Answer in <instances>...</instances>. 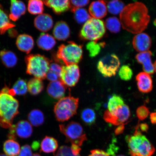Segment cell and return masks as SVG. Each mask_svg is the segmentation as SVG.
<instances>
[{
	"mask_svg": "<svg viewBox=\"0 0 156 156\" xmlns=\"http://www.w3.org/2000/svg\"><path fill=\"white\" fill-rule=\"evenodd\" d=\"M58 147L57 140L51 136H46L41 142L40 151L45 153H54Z\"/></svg>",
	"mask_w": 156,
	"mask_h": 156,
	"instance_id": "cb8c5ba5",
	"label": "cell"
},
{
	"mask_svg": "<svg viewBox=\"0 0 156 156\" xmlns=\"http://www.w3.org/2000/svg\"><path fill=\"white\" fill-rule=\"evenodd\" d=\"M147 7L140 2L125 6L120 14L123 29L133 34H138L147 28L150 21Z\"/></svg>",
	"mask_w": 156,
	"mask_h": 156,
	"instance_id": "6da1fadb",
	"label": "cell"
},
{
	"mask_svg": "<svg viewBox=\"0 0 156 156\" xmlns=\"http://www.w3.org/2000/svg\"><path fill=\"white\" fill-rule=\"evenodd\" d=\"M125 129V124H122L119 125L118 127H117L115 130V133L116 135H118L121 134L123 133Z\"/></svg>",
	"mask_w": 156,
	"mask_h": 156,
	"instance_id": "c3c4849f",
	"label": "cell"
},
{
	"mask_svg": "<svg viewBox=\"0 0 156 156\" xmlns=\"http://www.w3.org/2000/svg\"><path fill=\"white\" fill-rule=\"evenodd\" d=\"M71 11L85 6L89 3V1H71Z\"/></svg>",
	"mask_w": 156,
	"mask_h": 156,
	"instance_id": "b9f144b4",
	"label": "cell"
},
{
	"mask_svg": "<svg viewBox=\"0 0 156 156\" xmlns=\"http://www.w3.org/2000/svg\"><path fill=\"white\" fill-rule=\"evenodd\" d=\"M32 148L34 151L37 150L39 147V143L38 141H34L32 143Z\"/></svg>",
	"mask_w": 156,
	"mask_h": 156,
	"instance_id": "f5cc1de1",
	"label": "cell"
},
{
	"mask_svg": "<svg viewBox=\"0 0 156 156\" xmlns=\"http://www.w3.org/2000/svg\"><path fill=\"white\" fill-rule=\"evenodd\" d=\"M89 156H109V155L108 153L102 150L96 149L91 150Z\"/></svg>",
	"mask_w": 156,
	"mask_h": 156,
	"instance_id": "f6af8a7d",
	"label": "cell"
},
{
	"mask_svg": "<svg viewBox=\"0 0 156 156\" xmlns=\"http://www.w3.org/2000/svg\"><path fill=\"white\" fill-rule=\"evenodd\" d=\"M81 118L84 123L88 126H91L94 123L96 120V114L93 109L87 108L82 111Z\"/></svg>",
	"mask_w": 156,
	"mask_h": 156,
	"instance_id": "1f68e13d",
	"label": "cell"
},
{
	"mask_svg": "<svg viewBox=\"0 0 156 156\" xmlns=\"http://www.w3.org/2000/svg\"><path fill=\"white\" fill-rule=\"evenodd\" d=\"M89 12L94 18L100 19L103 18L107 13L106 3L102 1L93 2L89 7Z\"/></svg>",
	"mask_w": 156,
	"mask_h": 156,
	"instance_id": "e0dca14e",
	"label": "cell"
},
{
	"mask_svg": "<svg viewBox=\"0 0 156 156\" xmlns=\"http://www.w3.org/2000/svg\"><path fill=\"white\" fill-rule=\"evenodd\" d=\"M125 7L124 3L120 1H111L107 5V9L109 12L116 15L120 14Z\"/></svg>",
	"mask_w": 156,
	"mask_h": 156,
	"instance_id": "d590c367",
	"label": "cell"
},
{
	"mask_svg": "<svg viewBox=\"0 0 156 156\" xmlns=\"http://www.w3.org/2000/svg\"><path fill=\"white\" fill-rule=\"evenodd\" d=\"M66 86L60 80L51 82L47 88L48 94L55 99H58L63 98L65 95Z\"/></svg>",
	"mask_w": 156,
	"mask_h": 156,
	"instance_id": "9a60e30c",
	"label": "cell"
},
{
	"mask_svg": "<svg viewBox=\"0 0 156 156\" xmlns=\"http://www.w3.org/2000/svg\"><path fill=\"white\" fill-rule=\"evenodd\" d=\"M154 24L156 27V19L154 21Z\"/></svg>",
	"mask_w": 156,
	"mask_h": 156,
	"instance_id": "6f0895ef",
	"label": "cell"
},
{
	"mask_svg": "<svg viewBox=\"0 0 156 156\" xmlns=\"http://www.w3.org/2000/svg\"><path fill=\"white\" fill-rule=\"evenodd\" d=\"M25 60L27 74L41 80L45 79L50 64L48 58L40 54H30L25 56Z\"/></svg>",
	"mask_w": 156,
	"mask_h": 156,
	"instance_id": "277c9868",
	"label": "cell"
},
{
	"mask_svg": "<svg viewBox=\"0 0 156 156\" xmlns=\"http://www.w3.org/2000/svg\"><path fill=\"white\" fill-rule=\"evenodd\" d=\"M72 12L74 13V18L75 20L79 24L85 23L91 18L87 10L84 9H77Z\"/></svg>",
	"mask_w": 156,
	"mask_h": 156,
	"instance_id": "836d02e7",
	"label": "cell"
},
{
	"mask_svg": "<svg viewBox=\"0 0 156 156\" xmlns=\"http://www.w3.org/2000/svg\"><path fill=\"white\" fill-rule=\"evenodd\" d=\"M55 156H80V155H74L72 153L71 147L68 146H63L60 147Z\"/></svg>",
	"mask_w": 156,
	"mask_h": 156,
	"instance_id": "60d3db41",
	"label": "cell"
},
{
	"mask_svg": "<svg viewBox=\"0 0 156 156\" xmlns=\"http://www.w3.org/2000/svg\"><path fill=\"white\" fill-rule=\"evenodd\" d=\"M15 95L22 96L26 95L28 92V85L26 81L19 78L13 85L12 89Z\"/></svg>",
	"mask_w": 156,
	"mask_h": 156,
	"instance_id": "4dcf8cb0",
	"label": "cell"
},
{
	"mask_svg": "<svg viewBox=\"0 0 156 156\" xmlns=\"http://www.w3.org/2000/svg\"><path fill=\"white\" fill-rule=\"evenodd\" d=\"M34 25L35 27L41 32H47L53 27V19L50 15L42 13L35 19Z\"/></svg>",
	"mask_w": 156,
	"mask_h": 156,
	"instance_id": "2e32d148",
	"label": "cell"
},
{
	"mask_svg": "<svg viewBox=\"0 0 156 156\" xmlns=\"http://www.w3.org/2000/svg\"><path fill=\"white\" fill-rule=\"evenodd\" d=\"M79 98L70 96L60 99L55 105L54 111L58 121H66L76 114Z\"/></svg>",
	"mask_w": 156,
	"mask_h": 156,
	"instance_id": "5b68a950",
	"label": "cell"
},
{
	"mask_svg": "<svg viewBox=\"0 0 156 156\" xmlns=\"http://www.w3.org/2000/svg\"><path fill=\"white\" fill-rule=\"evenodd\" d=\"M32 151L30 146L26 144L22 146L18 156H33Z\"/></svg>",
	"mask_w": 156,
	"mask_h": 156,
	"instance_id": "7bdbcfd3",
	"label": "cell"
},
{
	"mask_svg": "<svg viewBox=\"0 0 156 156\" xmlns=\"http://www.w3.org/2000/svg\"><path fill=\"white\" fill-rule=\"evenodd\" d=\"M120 64L119 59L116 55L109 54L99 60L97 68L103 76L111 77L116 75Z\"/></svg>",
	"mask_w": 156,
	"mask_h": 156,
	"instance_id": "9c48e42d",
	"label": "cell"
},
{
	"mask_svg": "<svg viewBox=\"0 0 156 156\" xmlns=\"http://www.w3.org/2000/svg\"><path fill=\"white\" fill-rule=\"evenodd\" d=\"M150 113L149 109L145 105L138 107L136 110V114L140 120L145 119L149 116Z\"/></svg>",
	"mask_w": 156,
	"mask_h": 156,
	"instance_id": "ab89813d",
	"label": "cell"
},
{
	"mask_svg": "<svg viewBox=\"0 0 156 156\" xmlns=\"http://www.w3.org/2000/svg\"><path fill=\"white\" fill-rule=\"evenodd\" d=\"M39 48L44 50L52 49L56 44L55 39L51 35L43 33L39 37L37 42Z\"/></svg>",
	"mask_w": 156,
	"mask_h": 156,
	"instance_id": "7402d4cb",
	"label": "cell"
},
{
	"mask_svg": "<svg viewBox=\"0 0 156 156\" xmlns=\"http://www.w3.org/2000/svg\"><path fill=\"white\" fill-rule=\"evenodd\" d=\"M150 119L152 124H156V112H152L150 115Z\"/></svg>",
	"mask_w": 156,
	"mask_h": 156,
	"instance_id": "816d5d0a",
	"label": "cell"
},
{
	"mask_svg": "<svg viewBox=\"0 0 156 156\" xmlns=\"http://www.w3.org/2000/svg\"><path fill=\"white\" fill-rule=\"evenodd\" d=\"M140 127L142 131L147 133L149 126L146 123H142L140 125Z\"/></svg>",
	"mask_w": 156,
	"mask_h": 156,
	"instance_id": "f907efd6",
	"label": "cell"
},
{
	"mask_svg": "<svg viewBox=\"0 0 156 156\" xmlns=\"http://www.w3.org/2000/svg\"><path fill=\"white\" fill-rule=\"evenodd\" d=\"M154 68V71L156 73V60L154 62V63L153 64Z\"/></svg>",
	"mask_w": 156,
	"mask_h": 156,
	"instance_id": "db71d44e",
	"label": "cell"
},
{
	"mask_svg": "<svg viewBox=\"0 0 156 156\" xmlns=\"http://www.w3.org/2000/svg\"><path fill=\"white\" fill-rule=\"evenodd\" d=\"M124 104V100L121 97L118 95H113L109 99L108 101V110L110 112H112L119 107L122 106Z\"/></svg>",
	"mask_w": 156,
	"mask_h": 156,
	"instance_id": "8d00e7d4",
	"label": "cell"
},
{
	"mask_svg": "<svg viewBox=\"0 0 156 156\" xmlns=\"http://www.w3.org/2000/svg\"><path fill=\"white\" fill-rule=\"evenodd\" d=\"M33 133V128L30 123L26 120H21L9 128L7 137L9 139L15 140L17 136L21 139H27L32 136Z\"/></svg>",
	"mask_w": 156,
	"mask_h": 156,
	"instance_id": "30bf717a",
	"label": "cell"
},
{
	"mask_svg": "<svg viewBox=\"0 0 156 156\" xmlns=\"http://www.w3.org/2000/svg\"><path fill=\"white\" fill-rule=\"evenodd\" d=\"M27 85L29 93L34 96L40 94L44 88V85L42 80L35 77L29 80Z\"/></svg>",
	"mask_w": 156,
	"mask_h": 156,
	"instance_id": "484cf974",
	"label": "cell"
},
{
	"mask_svg": "<svg viewBox=\"0 0 156 156\" xmlns=\"http://www.w3.org/2000/svg\"><path fill=\"white\" fill-rule=\"evenodd\" d=\"M0 57L4 65L8 68L14 67L18 61L16 55L10 50H3L1 51Z\"/></svg>",
	"mask_w": 156,
	"mask_h": 156,
	"instance_id": "603a6c76",
	"label": "cell"
},
{
	"mask_svg": "<svg viewBox=\"0 0 156 156\" xmlns=\"http://www.w3.org/2000/svg\"><path fill=\"white\" fill-rule=\"evenodd\" d=\"M15 27V25L9 21L8 16L0 5V34H4L7 30Z\"/></svg>",
	"mask_w": 156,
	"mask_h": 156,
	"instance_id": "83f0119b",
	"label": "cell"
},
{
	"mask_svg": "<svg viewBox=\"0 0 156 156\" xmlns=\"http://www.w3.org/2000/svg\"><path fill=\"white\" fill-rule=\"evenodd\" d=\"M0 156H7L6 155L3 154H0Z\"/></svg>",
	"mask_w": 156,
	"mask_h": 156,
	"instance_id": "9f6ffc18",
	"label": "cell"
},
{
	"mask_svg": "<svg viewBox=\"0 0 156 156\" xmlns=\"http://www.w3.org/2000/svg\"><path fill=\"white\" fill-rule=\"evenodd\" d=\"M116 156H125L124 155H117Z\"/></svg>",
	"mask_w": 156,
	"mask_h": 156,
	"instance_id": "680465c9",
	"label": "cell"
},
{
	"mask_svg": "<svg viewBox=\"0 0 156 156\" xmlns=\"http://www.w3.org/2000/svg\"><path fill=\"white\" fill-rule=\"evenodd\" d=\"M43 2L45 5L51 8L56 14H61L71 9V2L68 0H50Z\"/></svg>",
	"mask_w": 156,
	"mask_h": 156,
	"instance_id": "d6986e66",
	"label": "cell"
},
{
	"mask_svg": "<svg viewBox=\"0 0 156 156\" xmlns=\"http://www.w3.org/2000/svg\"><path fill=\"white\" fill-rule=\"evenodd\" d=\"M26 7L23 2L16 0L11 1L10 13L9 18L13 21H16L25 14Z\"/></svg>",
	"mask_w": 156,
	"mask_h": 156,
	"instance_id": "ffe728a7",
	"label": "cell"
},
{
	"mask_svg": "<svg viewBox=\"0 0 156 156\" xmlns=\"http://www.w3.org/2000/svg\"><path fill=\"white\" fill-rule=\"evenodd\" d=\"M119 75L123 80L128 81L131 80L133 75V72L129 66L123 65L120 68Z\"/></svg>",
	"mask_w": 156,
	"mask_h": 156,
	"instance_id": "74e56055",
	"label": "cell"
},
{
	"mask_svg": "<svg viewBox=\"0 0 156 156\" xmlns=\"http://www.w3.org/2000/svg\"><path fill=\"white\" fill-rule=\"evenodd\" d=\"M105 32L106 28L103 21L93 17L84 24L80 35L84 40L96 41L102 37Z\"/></svg>",
	"mask_w": 156,
	"mask_h": 156,
	"instance_id": "ba28073f",
	"label": "cell"
},
{
	"mask_svg": "<svg viewBox=\"0 0 156 156\" xmlns=\"http://www.w3.org/2000/svg\"><path fill=\"white\" fill-rule=\"evenodd\" d=\"M20 149V145L15 140L9 139L4 143L3 151L7 156H18Z\"/></svg>",
	"mask_w": 156,
	"mask_h": 156,
	"instance_id": "d4e9b609",
	"label": "cell"
},
{
	"mask_svg": "<svg viewBox=\"0 0 156 156\" xmlns=\"http://www.w3.org/2000/svg\"><path fill=\"white\" fill-rule=\"evenodd\" d=\"M59 129L66 136V141L70 142L72 145L80 147L87 140L83 127L79 123L72 122L67 124H61L59 125Z\"/></svg>",
	"mask_w": 156,
	"mask_h": 156,
	"instance_id": "52a82bcc",
	"label": "cell"
},
{
	"mask_svg": "<svg viewBox=\"0 0 156 156\" xmlns=\"http://www.w3.org/2000/svg\"><path fill=\"white\" fill-rule=\"evenodd\" d=\"M43 2L38 0H31L28 2V9L29 12L32 15L42 14L44 11Z\"/></svg>",
	"mask_w": 156,
	"mask_h": 156,
	"instance_id": "f546056e",
	"label": "cell"
},
{
	"mask_svg": "<svg viewBox=\"0 0 156 156\" xmlns=\"http://www.w3.org/2000/svg\"><path fill=\"white\" fill-rule=\"evenodd\" d=\"M28 119L30 124L36 127L41 126L45 120L43 112L38 109H34L31 111L28 114Z\"/></svg>",
	"mask_w": 156,
	"mask_h": 156,
	"instance_id": "4316f807",
	"label": "cell"
},
{
	"mask_svg": "<svg viewBox=\"0 0 156 156\" xmlns=\"http://www.w3.org/2000/svg\"><path fill=\"white\" fill-rule=\"evenodd\" d=\"M54 37L59 41H65L69 37L70 30L66 22L60 21L56 23L53 30Z\"/></svg>",
	"mask_w": 156,
	"mask_h": 156,
	"instance_id": "44dd1931",
	"label": "cell"
},
{
	"mask_svg": "<svg viewBox=\"0 0 156 156\" xmlns=\"http://www.w3.org/2000/svg\"><path fill=\"white\" fill-rule=\"evenodd\" d=\"M137 85L139 90L142 93H148L153 89V81L149 74L141 72L136 77Z\"/></svg>",
	"mask_w": 156,
	"mask_h": 156,
	"instance_id": "4fadbf2b",
	"label": "cell"
},
{
	"mask_svg": "<svg viewBox=\"0 0 156 156\" xmlns=\"http://www.w3.org/2000/svg\"><path fill=\"white\" fill-rule=\"evenodd\" d=\"M103 118L105 121L115 126H119L120 123L118 118L108 110L105 111Z\"/></svg>",
	"mask_w": 156,
	"mask_h": 156,
	"instance_id": "f35d334b",
	"label": "cell"
},
{
	"mask_svg": "<svg viewBox=\"0 0 156 156\" xmlns=\"http://www.w3.org/2000/svg\"><path fill=\"white\" fill-rule=\"evenodd\" d=\"M46 78L48 80L54 82L57 81L58 78V76L54 72L49 70L47 74Z\"/></svg>",
	"mask_w": 156,
	"mask_h": 156,
	"instance_id": "bcb514c9",
	"label": "cell"
},
{
	"mask_svg": "<svg viewBox=\"0 0 156 156\" xmlns=\"http://www.w3.org/2000/svg\"><path fill=\"white\" fill-rule=\"evenodd\" d=\"M151 39L145 33H141L136 35L133 40V47L136 51L141 52L149 51L151 46Z\"/></svg>",
	"mask_w": 156,
	"mask_h": 156,
	"instance_id": "7c38bea8",
	"label": "cell"
},
{
	"mask_svg": "<svg viewBox=\"0 0 156 156\" xmlns=\"http://www.w3.org/2000/svg\"><path fill=\"white\" fill-rule=\"evenodd\" d=\"M62 69V67H61L58 64L52 63L50 64L49 66L50 71L54 72L58 76V77H60V73H61Z\"/></svg>",
	"mask_w": 156,
	"mask_h": 156,
	"instance_id": "ee69618b",
	"label": "cell"
},
{
	"mask_svg": "<svg viewBox=\"0 0 156 156\" xmlns=\"http://www.w3.org/2000/svg\"><path fill=\"white\" fill-rule=\"evenodd\" d=\"M18 100L9 94L0 92V126L8 128L19 114Z\"/></svg>",
	"mask_w": 156,
	"mask_h": 156,
	"instance_id": "7a4b0ae2",
	"label": "cell"
},
{
	"mask_svg": "<svg viewBox=\"0 0 156 156\" xmlns=\"http://www.w3.org/2000/svg\"><path fill=\"white\" fill-rule=\"evenodd\" d=\"M105 26L111 32L116 34L120 32L121 24L119 20L116 17H110L105 22Z\"/></svg>",
	"mask_w": 156,
	"mask_h": 156,
	"instance_id": "d6a6232c",
	"label": "cell"
},
{
	"mask_svg": "<svg viewBox=\"0 0 156 156\" xmlns=\"http://www.w3.org/2000/svg\"><path fill=\"white\" fill-rule=\"evenodd\" d=\"M16 45L20 50L28 54L34 47V40L32 37L29 35L20 34L17 37Z\"/></svg>",
	"mask_w": 156,
	"mask_h": 156,
	"instance_id": "ac0fdd59",
	"label": "cell"
},
{
	"mask_svg": "<svg viewBox=\"0 0 156 156\" xmlns=\"http://www.w3.org/2000/svg\"><path fill=\"white\" fill-rule=\"evenodd\" d=\"M9 36L11 38H15L18 35V32L17 30L13 28L9 29Z\"/></svg>",
	"mask_w": 156,
	"mask_h": 156,
	"instance_id": "681fc988",
	"label": "cell"
},
{
	"mask_svg": "<svg viewBox=\"0 0 156 156\" xmlns=\"http://www.w3.org/2000/svg\"><path fill=\"white\" fill-rule=\"evenodd\" d=\"M105 44L104 42L98 43L95 41L89 42L87 44L86 48L89 51L90 56L93 58L97 55L100 53L101 49L104 47Z\"/></svg>",
	"mask_w": 156,
	"mask_h": 156,
	"instance_id": "e575fe53",
	"label": "cell"
},
{
	"mask_svg": "<svg viewBox=\"0 0 156 156\" xmlns=\"http://www.w3.org/2000/svg\"><path fill=\"white\" fill-rule=\"evenodd\" d=\"M71 148L72 153L74 155H79L80 151H81V148L80 146L75 145H72Z\"/></svg>",
	"mask_w": 156,
	"mask_h": 156,
	"instance_id": "7dc6e473",
	"label": "cell"
},
{
	"mask_svg": "<svg viewBox=\"0 0 156 156\" xmlns=\"http://www.w3.org/2000/svg\"><path fill=\"white\" fill-rule=\"evenodd\" d=\"M118 118L121 124L127 121L130 116V111L129 107L125 104L119 107L112 112H111Z\"/></svg>",
	"mask_w": 156,
	"mask_h": 156,
	"instance_id": "f1b7e54d",
	"label": "cell"
},
{
	"mask_svg": "<svg viewBox=\"0 0 156 156\" xmlns=\"http://www.w3.org/2000/svg\"><path fill=\"white\" fill-rule=\"evenodd\" d=\"M152 52L150 51L141 52L136 55V58L138 63L142 64L143 69L145 73L152 75L154 73V65L152 63Z\"/></svg>",
	"mask_w": 156,
	"mask_h": 156,
	"instance_id": "5bb4252c",
	"label": "cell"
},
{
	"mask_svg": "<svg viewBox=\"0 0 156 156\" xmlns=\"http://www.w3.org/2000/svg\"><path fill=\"white\" fill-rule=\"evenodd\" d=\"M33 156H41L40 154L37 153H35V154H34L33 155Z\"/></svg>",
	"mask_w": 156,
	"mask_h": 156,
	"instance_id": "11a10c76",
	"label": "cell"
},
{
	"mask_svg": "<svg viewBox=\"0 0 156 156\" xmlns=\"http://www.w3.org/2000/svg\"><path fill=\"white\" fill-rule=\"evenodd\" d=\"M80 69L77 64L64 66L62 67L60 80L66 87H75L79 81Z\"/></svg>",
	"mask_w": 156,
	"mask_h": 156,
	"instance_id": "8fae6325",
	"label": "cell"
},
{
	"mask_svg": "<svg viewBox=\"0 0 156 156\" xmlns=\"http://www.w3.org/2000/svg\"><path fill=\"white\" fill-rule=\"evenodd\" d=\"M82 47L73 42L62 44L58 48L56 57L66 66L77 64L83 56Z\"/></svg>",
	"mask_w": 156,
	"mask_h": 156,
	"instance_id": "8992f818",
	"label": "cell"
},
{
	"mask_svg": "<svg viewBox=\"0 0 156 156\" xmlns=\"http://www.w3.org/2000/svg\"><path fill=\"white\" fill-rule=\"evenodd\" d=\"M139 126H136L133 136H127L129 153L131 156H152L155 148L145 136L138 130Z\"/></svg>",
	"mask_w": 156,
	"mask_h": 156,
	"instance_id": "3957f363",
	"label": "cell"
}]
</instances>
